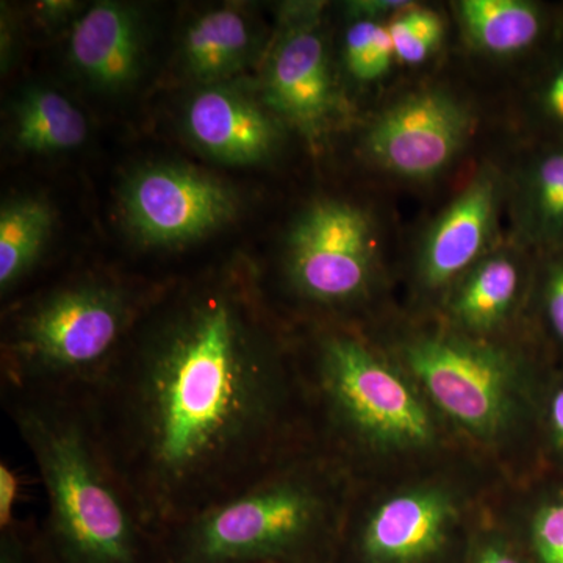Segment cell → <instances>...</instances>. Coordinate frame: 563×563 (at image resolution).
I'll use <instances>...</instances> for the list:
<instances>
[{
    "label": "cell",
    "instance_id": "cell-1",
    "mask_svg": "<svg viewBox=\"0 0 563 563\" xmlns=\"http://www.w3.org/2000/svg\"><path fill=\"white\" fill-rule=\"evenodd\" d=\"M88 402L155 533L313 446L306 373L246 262L155 292Z\"/></svg>",
    "mask_w": 563,
    "mask_h": 563
},
{
    "label": "cell",
    "instance_id": "cell-5",
    "mask_svg": "<svg viewBox=\"0 0 563 563\" xmlns=\"http://www.w3.org/2000/svg\"><path fill=\"white\" fill-rule=\"evenodd\" d=\"M303 373L313 428L324 432L329 446L322 451L335 461L361 451L410 453L435 442V424L420 393L354 333H318Z\"/></svg>",
    "mask_w": 563,
    "mask_h": 563
},
{
    "label": "cell",
    "instance_id": "cell-11",
    "mask_svg": "<svg viewBox=\"0 0 563 563\" xmlns=\"http://www.w3.org/2000/svg\"><path fill=\"white\" fill-rule=\"evenodd\" d=\"M509 184L484 165L448 203L422 235L415 261L418 287L429 295L448 291L498 246L499 221Z\"/></svg>",
    "mask_w": 563,
    "mask_h": 563
},
{
    "label": "cell",
    "instance_id": "cell-6",
    "mask_svg": "<svg viewBox=\"0 0 563 563\" xmlns=\"http://www.w3.org/2000/svg\"><path fill=\"white\" fill-rule=\"evenodd\" d=\"M401 357L432 402L477 439H498L520 417L523 362L487 339L454 329L415 333Z\"/></svg>",
    "mask_w": 563,
    "mask_h": 563
},
{
    "label": "cell",
    "instance_id": "cell-8",
    "mask_svg": "<svg viewBox=\"0 0 563 563\" xmlns=\"http://www.w3.org/2000/svg\"><path fill=\"white\" fill-rule=\"evenodd\" d=\"M231 185L180 163L141 166L121 190L120 213L132 239L152 250H180L235 220Z\"/></svg>",
    "mask_w": 563,
    "mask_h": 563
},
{
    "label": "cell",
    "instance_id": "cell-18",
    "mask_svg": "<svg viewBox=\"0 0 563 563\" xmlns=\"http://www.w3.org/2000/svg\"><path fill=\"white\" fill-rule=\"evenodd\" d=\"M254 31L242 11L222 7L206 11L188 24L181 40V63L195 79L220 84L250 60Z\"/></svg>",
    "mask_w": 563,
    "mask_h": 563
},
{
    "label": "cell",
    "instance_id": "cell-15",
    "mask_svg": "<svg viewBox=\"0 0 563 563\" xmlns=\"http://www.w3.org/2000/svg\"><path fill=\"white\" fill-rule=\"evenodd\" d=\"M455 21L472 49L496 60L542 62L563 40V7L533 0H459Z\"/></svg>",
    "mask_w": 563,
    "mask_h": 563
},
{
    "label": "cell",
    "instance_id": "cell-28",
    "mask_svg": "<svg viewBox=\"0 0 563 563\" xmlns=\"http://www.w3.org/2000/svg\"><path fill=\"white\" fill-rule=\"evenodd\" d=\"M22 477L7 459L0 461V531L10 529L20 521L16 509L22 498Z\"/></svg>",
    "mask_w": 563,
    "mask_h": 563
},
{
    "label": "cell",
    "instance_id": "cell-21",
    "mask_svg": "<svg viewBox=\"0 0 563 563\" xmlns=\"http://www.w3.org/2000/svg\"><path fill=\"white\" fill-rule=\"evenodd\" d=\"M531 141H563V40L533 69L523 101Z\"/></svg>",
    "mask_w": 563,
    "mask_h": 563
},
{
    "label": "cell",
    "instance_id": "cell-26",
    "mask_svg": "<svg viewBox=\"0 0 563 563\" xmlns=\"http://www.w3.org/2000/svg\"><path fill=\"white\" fill-rule=\"evenodd\" d=\"M0 563H44L35 539L33 521H18L0 531Z\"/></svg>",
    "mask_w": 563,
    "mask_h": 563
},
{
    "label": "cell",
    "instance_id": "cell-25",
    "mask_svg": "<svg viewBox=\"0 0 563 563\" xmlns=\"http://www.w3.org/2000/svg\"><path fill=\"white\" fill-rule=\"evenodd\" d=\"M531 539L539 563H563V490L537 507Z\"/></svg>",
    "mask_w": 563,
    "mask_h": 563
},
{
    "label": "cell",
    "instance_id": "cell-7",
    "mask_svg": "<svg viewBox=\"0 0 563 563\" xmlns=\"http://www.w3.org/2000/svg\"><path fill=\"white\" fill-rule=\"evenodd\" d=\"M379 257V231L368 210L344 199H317L288 228L280 285L292 301L339 312L368 298Z\"/></svg>",
    "mask_w": 563,
    "mask_h": 563
},
{
    "label": "cell",
    "instance_id": "cell-30",
    "mask_svg": "<svg viewBox=\"0 0 563 563\" xmlns=\"http://www.w3.org/2000/svg\"><path fill=\"white\" fill-rule=\"evenodd\" d=\"M474 563H523L499 543H490L481 551Z\"/></svg>",
    "mask_w": 563,
    "mask_h": 563
},
{
    "label": "cell",
    "instance_id": "cell-27",
    "mask_svg": "<svg viewBox=\"0 0 563 563\" xmlns=\"http://www.w3.org/2000/svg\"><path fill=\"white\" fill-rule=\"evenodd\" d=\"M543 421L548 450L563 468V374L544 393Z\"/></svg>",
    "mask_w": 563,
    "mask_h": 563
},
{
    "label": "cell",
    "instance_id": "cell-3",
    "mask_svg": "<svg viewBox=\"0 0 563 563\" xmlns=\"http://www.w3.org/2000/svg\"><path fill=\"white\" fill-rule=\"evenodd\" d=\"M313 446L158 531V563H331L350 506L346 474Z\"/></svg>",
    "mask_w": 563,
    "mask_h": 563
},
{
    "label": "cell",
    "instance_id": "cell-17",
    "mask_svg": "<svg viewBox=\"0 0 563 563\" xmlns=\"http://www.w3.org/2000/svg\"><path fill=\"white\" fill-rule=\"evenodd\" d=\"M512 239L536 257L563 247V141H531L509 185Z\"/></svg>",
    "mask_w": 563,
    "mask_h": 563
},
{
    "label": "cell",
    "instance_id": "cell-4",
    "mask_svg": "<svg viewBox=\"0 0 563 563\" xmlns=\"http://www.w3.org/2000/svg\"><path fill=\"white\" fill-rule=\"evenodd\" d=\"M162 287L84 274L21 302L2 342V391L90 396Z\"/></svg>",
    "mask_w": 563,
    "mask_h": 563
},
{
    "label": "cell",
    "instance_id": "cell-10",
    "mask_svg": "<svg viewBox=\"0 0 563 563\" xmlns=\"http://www.w3.org/2000/svg\"><path fill=\"white\" fill-rule=\"evenodd\" d=\"M322 3H291L262 76V102L307 140L322 139L346 113L322 31Z\"/></svg>",
    "mask_w": 563,
    "mask_h": 563
},
{
    "label": "cell",
    "instance_id": "cell-31",
    "mask_svg": "<svg viewBox=\"0 0 563 563\" xmlns=\"http://www.w3.org/2000/svg\"><path fill=\"white\" fill-rule=\"evenodd\" d=\"M76 9L77 3L74 2H43L40 7L43 18L46 16L47 20L52 21L65 20V18L70 16V13L76 11Z\"/></svg>",
    "mask_w": 563,
    "mask_h": 563
},
{
    "label": "cell",
    "instance_id": "cell-24",
    "mask_svg": "<svg viewBox=\"0 0 563 563\" xmlns=\"http://www.w3.org/2000/svg\"><path fill=\"white\" fill-rule=\"evenodd\" d=\"M532 288L543 336L563 354V247L537 257Z\"/></svg>",
    "mask_w": 563,
    "mask_h": 563
},
{
    "label": "cell",
    "instance_id": "cell-9",
    "mask_svg": "<svg viewBox=\"0 0 563 563\" xmlns=\"http://www.w3.org/2000/svg\"><path fill=\"white\" fill-rule=\"evenodd\" d=\"M476 114L442 87L399 96L374 114L362 135L366 161L388 176L428 181L453 166L472 140Z\"/></svg>",
    "mask_w": 563,
    "mask_h": 563
},
{
    "label": "cell",
    "instance_id": "cell-20",
    "mask_svg": "<svg viewBox=\"0 0 563 563\" xmlns=\"http://www.w3.org/2000/svg\"><path fill=\"white\" fill-rule=\"evenodd\" d=\"M49 202L33 196L10 199L0 210V291L9 295L43 255L54 229Z\"/></svg>",
    "mask_w": 563,
    "mask_h": 563
},
{
    "label": "cell",
    "instance_id": "cell-12",
    "mask_svg": "<svg viewBox=\"0 0 563 563\" xmlns=\"http://www.w3.org/2000/svg\"><path fill=\"white\" fill-rule=\"evenodd\" d=\"M453 495L439 487L398 493L355 525L352 551L365 563H417L437 553L455 521Z\"/></svg>",
    "mask_w": 563,
    "mask_h": 563
},
{
    "label": "cell",
    "instance_id": "cell-19",
    "mask_svg": "<svg viewBox=\"0 0 563 563\" xmlns=\"http://www.w3.org/2000/svg\"><path fill=\"white\" fill-rule=\"evenodd\" d=\"M87 118L62 92L32 87L13 107L14 144L33 154L73 151L87 140Z\"/></svg>",
    "mask_w": 563,
    "mask_h": 563
},
{
    "label": "cell",
    "instance_id": "cell-13",
    "mask_svg": "<svg viewBox=\"0 0 563 563\" xmlns=\"http://www.w3.org/2000/svg\"><path fill=\"white\" fill-rule=\"evenodd\" d=\"M185 132L214 161L257 165L280 144V120L263 102L228 85H206L187 103Z\"/></svg>",
    "mask_w": 563,
    "mask_h": 563
},
{
    "label": "cell",
    "instance_id": "cell-16",
    "mask_svg": "<svg viewBox=\"0 0 563 563\" xmlns=\"http://www.w3.org/2000/svg\"><path fill=\"white\" fill-rule=\"evenodd\" d=\"M69 60L88 84L121 91L139 79L144 27L139 11L120 2H98L74 21Z\"/></svg>",
    "mask_w": 563,
    "mask_h": 563
},
{
    "label": "cell",
    "instance_id": "cell-29",
    "mask_svg": "<svg viewBox=\"0 0 563 563\" xmlns=\"http://www.w3.org/2000/svg\"><path fill=\"white\" fill-rule=\"evenodd\" d=\"M413 3L407 0H352L344 3V18L347 21L390 22L393 18L410 9Z\"/></svg>",
    "mask_w": 563,
    "mask_h": 563
},
{
    "label": "cell",
    "instance_id": "cell-23",
    "mask_svg": "<svg viewBox=\"0 0 563 563\" xmlns=\"http://www.w3.org/2000/svg\"><path fill=\"white\" fill-rule=\"evenodd\" d=\"M396 62L420 66L442 47L446 22L439 11L413 3L388 22Z\"/></svg>",
    "mask_w": 563,
    "mask_h": 563
},
{
    "label": "cell",
    "instance_id": "cell-14",
    "mask_svg": "<svg viewBox=\"0 0 563 563\" xmlns=\"http://www.w3.org/2000/svg\"><path fill=\"white\" fill-rule=\"evenodd\" d=\"M536 263L514 239L499 242L448 291L451 329L477 339L499 331L532 287Z\"/></svg>",
    "mask_w": 563,
    "mask_h": 563
},
{
    "label": "cell",
    "instance_id": "cell-2",
    "mask_svg": "<svg viewBox=\"0 0 563 563\" xmlns=\"http://www.w3.org/2000/svg\"><path fill=\"white\" fill-rule=\"evenodd\" d=\"M2 398L46 498L33 521L44 563H158L157 533L103 448L88 395Z\"/></svg>",
    "mask_w": 563,
    "mask_h": 563
},
{
    "label": "cell",
    "instance_id": "cell-22",
    "mask_svg": "<svg viewBox=\"0 0 563 563\" xmlns=\"http://www.w3.org/2000/svg\"><path fill=\"white\" fill-rule=\"evenodd\" d=\"M343 62L347 73L362 84H373L387 76L396 62L388 22L347 21Z\"/></svg>",
    "mask_w": 563,
    "mask_h": 563
}]
</instances>
